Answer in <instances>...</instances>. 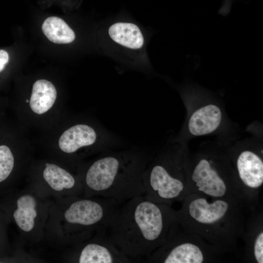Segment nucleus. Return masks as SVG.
<instances>
[{"label": "nucleus", "instance_id": "6e6552de", "mask_svg": "<svg viewBox=\"0 0 263 263\" xmlns=\"http://www.w3.org/2000/svg\"><path fill=\"white\" fill-rule=\"evenodd\" d=\"M118 144L116 137L105 128L97 130L86 124H77L65 131L58 140L60 150L67 153L95 146L105 151Z\"/></svg>", "mask_w": 263, "mask_h": 263}, {"label": "nucleus", "instance_id": "9b49d317", "mask_svg": "<svg viewBox=\"0 0 263 263\" xmlns=\"http://www.w3.org/2000/svg\"><path fill=\"white\" fill-rule=\"evenodd\" d=\"M220 109L213 104H209L195 111L188 121L189 132L199 136L210 133L216 130L222 120Z\"/></svg>", "mask_w": 263, "mask_h": 263}, {"label": "nucleus", "instance_id": "423d86ee", "mask_svg": "<svg viewBox=\"0 0 263 263\" xmlns=\"http://www.w3.org/2000/svg\"><path fill=\"white\" fill-rule=\"evenodd\" d=\"M225 254L200 236L183 228L179 223L166 241L146 259L150 263H211Z\"/></svg>", "mask_w": 263, "mask_h": 263}, {"label": "nucleus", "instance_id": "39448f33", "mask_svg": "<svg viewBox=\"0 0 263 263\" xmlns=\"http://www.w3.org/2000/svg\"><path fill=\"white\" fill-rule=\"evenodd\" d=\"M187 175L188 194L235 199L246 206L227 159L212 155L198 157L188 162Z\"/></svg>", "mask_w": 263, "mask_h": 263}, {"label": "nucleus", "instance_id": "20e7f679", "mask_svg": "<svg viewBox=\"0 0 263 263\" xmlns=\"http://www.w3.org/2000/svg\"><path fill=\"white\" fill-rule=\"evenodd\" d=\"M186 159L174 150L151 157L143 174L144 196L150 201L172 205L188 194Z\"/></svg>", "mask_w": 263, "mask_h": 263}, {"label": "nucleus", "instance_id": "ddd939ff", "mask_svg": "<svg viewBox=\"0 0 263 263\" xmlns=\"http://www.w3.org/2000/svg\"><path fill=\"white\" fill-rule=\"evenodd\" d=\"M109 34L115 42L126 47L137 49L144 43V38L138 27L133 23L117 22L111 25Z\"/></svg>", "mask_w": 263, "mask_h": 263}, {"label": "nucleus", "instance_id": "f3484780", "mask_svg": "<svg viewBox=\"0 0 263 263\" xmlns=\"http://www.w3.org/2000/svg\"><path fill=\"white\" fill-rule=\"evenodd\" d=\"M14 165L13 155L6 145L0 146V182L5 180L10 174Z\"/></svg>", "mask_w": 263, "mask_h": 263}, {"label": "nucleus", "instance_id": "0eeeda50", "mask_svg": "<svg viewBox=\"0 0 263 263\" xmlns=\"http://www.w3.org/2000/svg\"><path fill=\"white\" fill-rule=\"evenodd\" d=\"M243 200L250 211L260 207L263 185V160L259 154L244 150L237 155L232 166Z\"/></svg>", "mask_w": 263, "mask_h": 263}, {"label": "nucleus", "instance_id": "6ab92c4d", "mask_svg": "<svg viewBox=\"0 0 263 263\" xmlns=\"http://www.w3.org/2000/svg\"><path fill=\"white\" fill-rule=\"evenodd\" d=\"M26 102H29V101H28V99L26 100Z\"/></svg>", "mask_w": 263, "mask_h": 263}, {"label": "nucleus", "instance_id": "7ed1b4c3", "mask_svg": "<svg viewBox=\"0 0 263 263\" xmlns=\"http://www.w3.org/2000/svg\"><path fill=\"white\" fill-rule=\"evenodd\" d=\"M151 158L144 151L134 149L102 151L84 175L88 192L121 204L135 196L144 195L142 176Z\"/></svg>", "mask_w": 263, "mask_h": 263}, {"label": "nucleus", "instance_id": "a211bd4d", "mask_svg": "<svg viewBox=\"0 0 263 263\" xmlns=\"http://www.w3.org/2000/svg\"><path fill=\"white\" fill-rule=\"evenodd\" d=\"M9 60L8 54L5 51L0 50V72L2 71Z\"/></svg>", "mask_w": 263, "mask_h": 263}, {"label": "nucleus", "instance_id": "2eb2a0df", "mask_svg": "<svg viewBox=\"0 0 263 263\" xmlns=\"http://www.w3.org/2000/svg\"><path fill=\"white\" fill-rule=\"evenodd\" d=\"M17 208L13 214L18 226L23 231L29 232L34 227L37 217L36 202L30 195L20 197L17 202Z\"/></svg>", "mask_w": 263, "mask_h": 263}, {"label": "nucleus", "instance_id": "f257e3e1", "mask_svg": "<svg viewBox=\"0 0 263 263\" xmlns=\"http://www.w3.org/2000/svg\"><path fill=\"white\" fill-rule=\"evenodd\" d=\"M178 223L176 210L171 205L141 195L122 205L106 232L111 241L135 262L146 259L160 246Z\"/></svg>", "mask_w": 263, "mask_h": 263}, {"label": "nucleus", "instance_id": "1a4fd4ad", "mask_svg": "<svg viewBox=\"0 0 263 263\" xmlns=\"http://www.w3.org/2000/svg\"><path fill=\"white\" fill-rule=\"evenodd\" d=\"M80 263H127L133 260L124 254L109 238L106 230L97 233L95 239L85 244L78 257Z\"/></svg>", "mask_w": 263, "mask_h": 263}, {"label": "nucleus", "instance_id": "f8f14e48", "mask_svg": "<svg viewBox=\"0 0 263 263\" xmlns=\"http://www.w3.org/2000/svg\"><path fill=\"white\" fill-rule=\"evenodd\" d=\"M57 92L54 85L49 81L39 79L33 85L29 100V106L32 111L42 114L49 110L54 104Z\"/></svg>", "mask_w": 263, "mask_h": 263}, {"label": "nucleus", "instance_id": "dca6fc26", "mask_svg": "<svg viewBox=\"0 0 263 263\" xmlns=\"http://www.w3.org/2000/svg\"><path fill=\"white\" fill-rule=\"evenodd\" d=\"M43 176L50 187L56 191L71 189L74 188L76 184V179L71 174L53 164H46Z\"/></svg>", "mask_w": 263, "mask_h": 263}, {"label": "nucleus", "instance_id": "f03ea898", "mask_svg": "<svg viewBox=\"0 0 263 263\" xmlns=\"http://www.w3.org/2000/svg\"><path fill=\"white\" fill-rule=\"evenodd\" d=\"M176 210L185 230L196 234L223 253L241 258L245 223L251 211L242 202L190 193Z\"/></svg>", "mask_w": 263, "mask_h": 263}, {"label": "nucleus", "instance_id": "9d476101", "mask_svg": "<svg viewBox=\"0 0 263 263\" xmlns=\"http://www.w3.org/2000/svg\"><path fill=\"white\" fill-rule=\"evenodd\" d=\"M243 243L241 260L245 263H263V213L261 207L248 214Z\"/></svg>", "mask_w": 263, "mask_h": 263}, {"label": "nucleus", "instance_id": "4468645a", "mask_svg": "<svg viewBox=\"0 0 263 263\" xmlns=\"http://www.w3.org/2000/svg\"><path fill=\"white\" fill-rule=\"evenodd\" d=\"M41 28L48 39L55 43H69L75 39L73 30L63 19L57 17L47 18Z\"/></svg>", "mask_w": 263, "mask_h": 263}]
</instances>
